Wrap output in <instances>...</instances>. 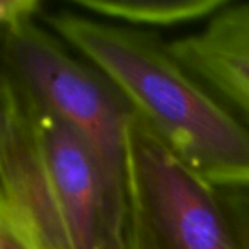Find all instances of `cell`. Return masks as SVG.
<instances>
[{"label":"cell","mask_w":249,"mask_h":249,"mask_svg":"<svg viewBox=\"0 0 249 249\" xmlns=\"http://www.w3.org/2000/svg\"><path fill=\"white\" fill-rule=\"evenodd\" d=\"M128 176L162 249H242L220 191L183 162L150 126L130 118Z\"/></svg>","instance_id":"3957f363"},{"label":"cell","mask_w":249,"mask_h":249,"mask_svg":"<svg viewBox=\"0 0 249 249\" xmlns=\"http://www.w3.org/2000/svg\"><path fill=\"white\" fill-rule=\"evenodd\" d=\"M0 207L24 215L46 249H67L36 126L35 101L2 67L0 80Z\"/></svg>","instance_id":"277c9868"},{"label":"cell","mask_w":249,"mask_h":249,"mask_svg":"<svg viewBox=\"0 0 249 249\" xmlns=\"http://www.w3.org/2000/svg\"><path fill=\"white\" fill-rule=\"evenodd\" d=\"M128 249H162L156 237L152 225L143 212L142 201L128 176Z\"/></svg>","instance_id":"ba28073f"},{"label":"cell","mask_w":249,"mask_h":249,"mask_svg":"<svg viewBox=\"0 0 249 249\" xmlns=\"http://www.w3.org/2000/svg\"><path fill=\"white\" fill-rule=\"evenodd\" d=\"M169 46L249 130V2H229L203 29Z\"/></svg>","instance_id":"5b68a950"},{"label":"cell","mask_w":249,"mask_h":249,"mask_svg":"<svg viewBox=\"0 0 249 249\" xmlns=\"http://www.w3.org/2000/svg\"><path fill=\"white\" fill-rule=\"evenodd\" d=\"M41 21L99 69L195 173L218 190L249 188V130L178 60L159 33L79 11L45 12Z\"/></svg>","instance_id":"6da1fadb"},{"label":"cell","mask_w":249,"mask_h":249,"mask_svg":"<svg viewBox=\"0 0 249 249\" xmlns=\"http://www.w3.org/2000/svg\"><path fill=\"white\" fill-rule=\"evenodd\" d=\"M43 5L36 0H2L0 2V24L2 28L21 22L41 19Z\"/></svg>","instance_id":"30bf717a"},{"label":"cell","mask_w":249,"mask_h":249,"mask_svg":"<svg viewBox=\"0 0 249 249\" xmlns=\"http://www.w3.org/2000/svg\"><path fill=\"white\" fill-rule=\"evenodd\" d=\"M0 249H46V246L24 215L0 207Z\"/></svg>","instance_id":"52a82bcc"},{"label":"cell","mask_w":249,"mask_h":249,"mask_svg":"<svg viewBox=\"0 0 249 249\" xmlns=\"http://www.w3.org/2000/svg\"><path fill=\"white\" fill-rule=\"evenodd\" d=\"M231 0H75L73 7L92 18L132 28H178L210 21Z\"/></svg>","instance_id":"8992f818"},{"label":"cell","mask_w":249,"mask_h":249,"mask_svg":"<svg viewBox=\"0 0 249 249\" xmlns=\"http://www.w3.org/2000/svg\"><path fill=\"white\" fill-rule=\"evenodd\" d=\"M41 19L2 28V67L94 156L113 208L130 213L128 132L133 109L99 69L69 52Z\"/></svg>","instance_id":"7a4b0ae2"},{"label":"cell","mask_w":249,"mask_h":249,"mask_svg":"<svg viewBox=\"0 0 249 249\" xmlns=\"http://www.w3.org/2000/svg\"><path fill=\"white\" fill-rule=\"evenodd\" d=\"M242 249H249V188L218 190Z\"/></svg>","instance_id":"9c48e42d"}]
</instances>
